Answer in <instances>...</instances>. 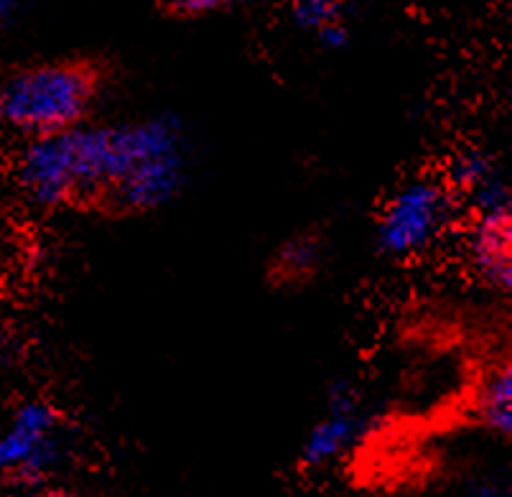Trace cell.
I'll use <instances>...</instances> for the list:
<instances>
[{
	"label": "cell",
	"mask_w": 512,
	"mask_h": 497,
	"mask_svg": "<svg viewBox=\"0 0 512 497\" xmlns=\"http://www.w3.org/2000/svg\"><path fill=\"white\" fill-rule=\"evenodd\" d=\"M16 13V0H0V29H6Z\"/></svg>",
	"instance_id": "5bb4252c"
},
{
	"label": "cell",
	"mask_w": 512,
	"mask_h": 497,
	"mask_svg": "<svg viewBox=\"0 0 512 497\" xmlns=\"http://www.w3.org/2000/svg\"><path fill=\"white\" fill-rule=\"evenodd\" d=\"M462 202L464 215L444 268L479 294L512 301V181Z\"/></svg>",
	"instance_id": "5b68a950"
},
{
	"label": "cell",
	"mask_w": 512,
	"mask_h": 497,
	"mask_svg": "<svg viewBox=\"0 0 512 497\" xmlns=\"http://www.w3.org/2000/svg\"><path fill=\"white\" fill-rule=\"evenodd\" d=\"M439 166L462 199L510 179L502 153L484 141L459 143L451 148V153Z\"/></svg>",
	"instance_id": "30bf717a"
},
{
	"label": "cell",
	"mask_w": 512,
	"mask_h": 497,
	"mask_svg": "<svg viewBox=\"0 0 512 497\" xmlns=\"http://www.w3.org/2000/svg\"><path fill=\"white\" fill-rule=\"evenodd\" d=\"M23 352L21 327L6 311H0V373L8 370Z\"/></svg>",
	"instance_id": "7c38bea8"
},
{
	"label": "cell",
	"mask_w": 512,
	"mask_h": 497,
	"mask_svg": "<svg viewBox=\"0 0 512 497\" xmlns=\"http://www.w3.org/2000/svg\"><path fill=\"white\" fill-rule=\"evenodd\" d=\"M72 413L51 393L16 401L0 426V487L44 490L69 454Z\"/></svg>",
	"instance_id": "8992f818"
},
{
	"label": "cell",
	"mask_w": 512,
	"mask_h": 497,
	"mask_svg": "<svg viewBox=\"0 0 512 497\" xmlns=\"http://www.w3.org/2000/svg\"><path fill=\"white\" fill-rule=\"evenodd\" d=\"M502 345H512V301L479 294L446 268L416 273L390 299L377 332L400 390L436 383Z\"/></svg>",
	"instance_id": "7a4b0ae2"
},
{
	"label": "cell",
	"mask_w": 512,
	"mask_h": 497,
	"mask_svg": "<svg viewBox=\"0 0 512 497\" xmlns=\"http://www.w3.org/2000/svg\"><path fill=\"white\" fill-rule=\"evenodd\" d=\"M334 240L324 225L306 222L278 235L260 258L263 289L276 299H304L332 276Z\"/></svg>",
	"instance_id": "ba28073f"
},
{
	"label": "cell",
	"mask_w": 512,
	"mask_h": 497,
	"mask_svg": "<svg viewBox=\"0 0 512 497\" xmlns=\"http://www.w3.org/2000/svg\"><path fill=\"white\" fill-rule=\"evenodd\" d=\"M291 29L324 54H342L352 44L349 0H286Z\"/></svg>",
	"instance_id": "9c48e42d"
},
{
	"label": "cell",
	"mask_w": 512,
	"mask_h": 497,
	"mask_svg": "<svg viewBox=\"0 0 512 497\" xmlns=\"http://www.w3.org/2000/svg\"><path fill=\"white\" fill-rule=\"evenodd\" d=\"M469 497H510V495H507V490H502V487L497 485H479L477 490L469 492Z\"/></svg>",
	"instance_id": "4fadbf2b"
},
{
	"label": "cell",
	"mask_w": 512,
	"mask_h": 497,
	"mask_svg": "<svg viewBox=\"0 0 512 497\" xmlns=\"http://www.w3.org/2000/svg\"><path fill=\"white\" fill-rule=\"evenodd\" d=\"M372 401L357 378H337L329 383L316 416L296 452V472L306 477L337 469L360 436Z\"/></svg>",
	"instance_id": "52a82bcc"
},
{
	"label": "cell",
	"mask_w": 512,
	"mask_h": 497,
	"mask_svg": "<svg viewBox=\"0 0 512 497\" xmlns=\"http://www.w3.org/2000/svg\"><path fill=\"white\" fill-rule=\"evenodd\" d=\"M41 497H74V495H69V492H64V490H46V492H41Z\"/></svg>",
	"instance_id": "9a60e30c"
},
{
	"label": "cell",
	"mask_w": 512,
	"mask_h": 497,
	"mask_svg": "<svg viewBox=\"0 0 512 497\" xmlns=\"http://www.w3.org/2000/svg\"><path fill=\"white\" fill-rule=\"evenodd\" d=\"M128 74L105 49L34 54L0 67V143L13 151L120 108Z\"/></svg>",
	"instance_id": "3957f363"
},
{
	"label": "cell",
	"mask_w": 512,
	"mask_h": 497,
	"mask_svg": "<svg viewBox=\"0 0 512 497\" xmlns=\"http://www.w3.org/2000/svg\"><path fill=\"white\" fill-rule=\"evenodd\" d=\"M462 215V197L439 164L411 169L398 176L372 207V255L383 266L406 273L444 268Z\"/></svg>",
	"instance_id": "277c9868"
},
{
	"label": "cell",
	"mask_w": 512,
	"mask_h": 497,
	"mask_svg": "<svg viewBox=\"0 0 512 497\" xmlns=\"http://www.w3.org/2000/svg\"><path fill=\"white\" fill-rule=\"evenodd\" d=\"M248 3V0H158V11L169 21L199 23L209 18L227 16Z\"/></svg>",
	"instance_id": "8fae6325"
},
{
	"label": "cell",
	"mask_w": 512,
	"mask_h": 497,
	"mask_svg": "<svg viewBox=\"0 0 512 497\" xmlns=\"http://www.w3.org/2000/svg\"><path fill=\"white\" fill-rule=\"evenodd\" d=\"M197 166V138L184 115L115 108L8 151V187L31 220L113 230L171 212L192 189Z\"/></svg>",
	"instance_id": "6da1fadb"
}]
</instances>
